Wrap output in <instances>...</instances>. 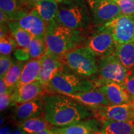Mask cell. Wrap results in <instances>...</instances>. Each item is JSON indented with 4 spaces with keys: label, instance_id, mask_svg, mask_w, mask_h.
<instances>
[{
    "label": "cell",
    "instance_id": "obj_13",
    "mask_svg": "<svg viewBox=\"0 0 134 134\" xmlns=\"http://www.w3.org/2000/svg\"><path fill=\"white\" fill-rule=\"evenodd\" d=\"M43 114L42 96L16 105L13 113V120L16 124L24 120L34 118Z\"/></svg>",
    "mask_w": 134,
    "mask_h": 134
},
{
    "label": "cell",
    "instance_id": "obj_20",
    "mask_svg": "<svg viewBox=\"0 0 134 134\" xmlns=\"http://www.w3.org/2000/svg\"><path fill=\"white\" fill-rule=\"evenodd\" d=\"M16 125L18 127L21 128L27 134H35L42 130L52 129L57 127L47 121L43 114L37 117L19 122Z\"/></svg>",
    "mask_w": 134,
    "mask_h": 134
},
{
    "label": "cell",
    "instance_id": "obj_33",
    "mask_svg": "<svg viewBox=\"0 0 134 134\" xmlns=\"http://www.w3.org/2000/svg\"><path fill=\"white\" fill-rule=\"evenodd\" d=\"M58 127H55L54 129H47L42 130V131L37 132V133L35 134H59L57 130Z\"/></svg>",
    "mask_w": 134,
    "mask_h": 134
},
{
    "label": "cell",
    "instance_id": "obj_37",
    "mask_svg": "<svg viewBox=\"0 0 134 134\" xmlns=\"http://www.w3.org/2000/svg\"><path fill=\"white\" fill-rule=\"evenodd\" d=\"M41 1H42V0H26V3L29 4V5H34V6L36 3L39 2Z\"/></svg>",
    "mask_w": 134,
    "mask_h": 134
},
{
    "label": "cell",
    "instance_id": "obj_6",
    "mask_svg": "<svg viewBox=\"0 0 134 134\" xmlns=\"http://www.w3.org/2000/svg\"><path fill=\"white\" fill-rule=\"evenodd\" d=\"M98 80L95 87L109 82L124 85L131 70L125 68L114 55L98 58Z\"/></svg>",
    "mask_w": 134,
    "mask_h": 134
},
{
    "label": "cell",
    "instance_id": "obj_38",
    "mask_svg": "<svg viewBox=\"0 0 134 134\" xmlns=\"http://www.w3.org/2000/svg\"><path fill=\"white\" fill-rule=\"evenodd\" d=\"M55 1H57V2H58V3H61L62 1H63V0H55Z\"/></svg>",
    "mask_w": 134,
    "mask_h": 134
},
{
    "label": "cell",
    "instance_id": "obj_24",
    "mask_svg": "<svg viewBox=\"0 0 134 134\" xmlns=\"http://www.w3.org/2000/svg\"><path fill=\"white\" fill-rule=\"evenodd\" d=\"M26 62L18 61L10 68L9 71L6 73V76L3 78L8 88V91L10 94H12L16 88L17 84L21 76L22 71Z\"/></svg>",
    "mask_w": 134,
    "mask_h": 134
},
{
    "label": "cell",
    "instance_id": "obj_21",
    "mask_svg": "<svg viewBox=\"0 0 134 134\" xmlns=\"http://www.w3.org/2000/svg\"><path fill=\"white\" fill-rule=\"evenodd\" d=\"M114 55L126 69L133 70L134 68V42L116 43Z\"/></svg>",
    "mask_w": 134,
    "mask_h": 134
},
{
    "label": "cell",
    "instance_id": "obj_41",
    "mask_svg": "<svg viewBox=\"0 0 134 134\" xmlns=\"http://www.w3.org/2000/svg\"><path fill=\"white\" fill-rule=\"evenodd\" d=\"M90 134H95V133H90Z\"/></svg>",
    "mask_w": 134,
    "mask_h": 134
},
{
    "label": "cell",
    "instance_id": "obj_11",
    "mask_svg": "<svg viewBox=\"0 0 134 134\" xmlns=\"http://www.w3.org/2000/svg\"><path fill=\"white\" fill-rule=\"evenodd\" d=\"M32 36L45 37L46 23L36 9L26 11L21 10L14 16V21Z\"/></svg>",
    "mask_w": 134,
    "mask_h": 134
},
{
    "label": "cell",
    "instance_id": "obj_5",
    "mask_svg": "<svg viewBox=\"0 0 134 134\" xmlns=\"http://www.w3.org/2000/svg\"><path fill=\"white\" fill-rule=\"evenodd\" d=\"M97 58L91 48L82 46L71 50L62 58V60L73 72L88 78L98 73Z\"/></svg>",
    "mask_w": 134,
    "mask_h": 134
},
{
    "label": "cell",
    "instance_id": "obj_42",
    "mask_svg": "<svg viewBox=\"0 0 134 134\" xmlns=\"http://www.w3.org/2000/svg\"><path fill=\"white\" fill-rule=\"evenodd\" d=\"M133 124H134V122H133Z\"/></svg>",
    "mask_w": 134,
    "mask_h": 134
},
{
    "label": "cell",
    "instance_id": "obj_16",
    "mask_svg": "<svg viewBox=\"0 0 134 134\" xmlns=\"http://www.w3.org/2000/svg\"><path fill=\"white\" fill-rule=\"evenodd\" d=\"M65 66V64L60 58L45 55L42 57L41 70L37 80L47 85L53 76L62 71Z\"/></svg>",
    "mask_w": 134,
    "mask_h": 134
},
{
    "label": "cell",
    "instance_id": "obj_14",
    "mask_svg": "<svg viewBox=\"0 0 134 134\" xmlns=\"http://www.w3.org/2000/svg\"><path fill=\"white\" fill-rule=\"evenodd\" d=\"M110 102V105H122L132 103L129 94L124 85L109 82L97 87Z\"/></svg>",
    "mask_w": 134,
    "mask_h": 134
},
{
    "label": "cell",
    "instance_id": "obj_19",
    "mask_svg": "<svg viewBox=\"0 0 134 134\" xmlns=\"http://www.w3.org/2000/svg\"><path fill=\"white\" fill-rule=\"evenodd\" d=\"M101 123L103 134H134L133 122L105 120Z\"/></svg>",
    "mask_w": 134,
    "mask_h": 134
},
{
    "label": "cell",
    "instance_id": "obj_15",
    "mask_svg": "<svg viewBox=\"0 0 134 134\" xmlns=\"http://www.w3.org/2000/svg\"><path fill=\"white\" fill-rule=\"evenodd\" d=\"M63 94L77 100L88 108L101 105H110L106 97L97 87H94L93 90L88 92Z\"/></svg>",
    "mask_w": 134,
    "mask_h": 134
},
{
    "label": "cell",
    "instance_id": "obj_7",
    "mask_svg": "<svg viewBox=\"0 0 134 134\" xmlns=\"http://www.w3.org/2000/svg\"><path fill=\"white\" fill-rule=\"evenodd\" d=\"M87 32L83 46L93 50L98 58L114 54L116 42L110 30L104 26H95Z\"/></svg>",
    "mask_w": 134,
    "mask_h": 134
},
{
    "label": "cell",
    "instance_id": "obj_29",
    "mask_svg": "<svg viewBox=\"0 0 134 134\" xmlns=\"http://www.w3.org/2000/svg\"><path fill=\"white\" fill-rule=\"evenodd\" d=\"M12 59L10 55H1L0 57V77L4 78L6 73L13 65Z\"/></svg>",
    "mask_w": 134,
    "mask_h": 134
},
{
    "label": "cell",
    "instance_id": "obj_36",
    "mask_svg": "<svg viewBox=\"0 0 134 134\" xmlns=\"http://www.w3.org/2000/svg\"><path fill=\"white\" fill-rule=\"evenodd\" d=\"M9 134H27L26 132L24 131L23 129H21L19 127L15 129L14 130H12L11 133Z\"/></svg>",
    "mask_w": 134,
    "mask_h": 134
},
{
    "label": "cell",
    "instance_id": "obj_30",
    "mask_svg": "<svg viewBox=\"0 0 134 134\" xmlns=\"http://www.w3.org/2000/svg\"><path fill=\"white\" fill-rule=\"evenodd\" d=\"M124 86L126 88L132 103L134 104V73L132 70L125 80Z\"/></svg>",
    "mask_w": 134,
    "mask_h": 134
},
{
    "label": "cell",
    "instance_id": "obj_4",
    "mask_svg": "<svg viewBox=\"0 0 134 134\" xmlns=\"http://www.w3.org/2000/svg\"><path fill=\"white\" fill-rule=\"evenodd\" d=\"M94 84L88 78L76 73L67 71L65 68L58 72L46 85V94H74L88 92L94 88Z\"/></svg>",
    "mask_w": 134,
    "mask_h": 134
},
{
    "label": "cell",
    "instance_id": "obj_40",
    "mask_svg": "<svg viewBox=\"0 0 134 134\" xmlns=\"http://www.w3.org/2000/svg\"><path fill=\"white\" fill-rule=\"evenodd\" d=\"M129 1H134V0H129Z\"/></svg>",
    "mask_w": 134,
    "mask_h": 134
},
{
    "label": "cell",
    "instance_id": "obj_43",
    "mask_svg": "<svg viewBox=\"0 0 134 134\" xmlns=\"http://www.w3.org/2000/svg\"><path fill=\"white\" fill-rule=\"evenodd\" d=\"M59 134H60V133H59Z\"/></svg>",
    "mask_w": 134,
    "mask_h": 134
},
{
    "label": "cell",
    "instance_id": "obj_17",
    "mask_svg": "<svg viewBox=\"0 0 134 134\" xmlns=\"http://www.w3.org/2000/svg\"><path fill=\"white\" fill-rule=\"evenodd\" d=\"M102 123L97 119H85L75 124L64 127H58L60 134H90L101 130Z\"/></svg>",
    "mask_w": 134,
    "mask_h": 134
},
{
    "label": "cell",
    "instance_id": "obj_34",
    "mask_svg": "<svg viewBox=\"0 0 134 134\" xmlns=\"http://www.w3.org/2000/svg\"><path fill=\"white\" fill-rule=\"evenodd\" d=\"M8 91V88L3 78L0 80V94H3Z\"/></svg>",
    "mask_w": 134,
    "mask_h": 134
},
{
    "label": "cell",
    "instance_id": "obj_25",
    "mask_svg": "<svg viewBox=\"0 0 134 134\" xmlns=\"http://www.w3.org/2000/svg\"><path fill=\"white\" fill-rule=\"evenodd\" d=\"M47 46L45 37L32 36L29 47L31 59L41 58L46 54Z\"/></svg>",
    "mask_w": 134,
    "mask_h": 134
},
{
    "label": "cell",
    "instance_id": "obj_1",
    "mask_svg": "<svg viewBox=\"0 0 134 134\" xmlns=\"http://www.w3.org/2000/svg\"><path fill=\"white\" fill-rule=\"evenodd\" d=\"M42 99L45 119L55 127L70 126L91 115L87 107L62 94L47 93Z\"/></svg>",
    "mask_w": 134,
    "mask_h": 134
},
{
    "label": "cell",
    "instance_id": "obj_10",
    "mask_svg": "<svg viewBox=\"0 0 134 134\" xmlns=\"http://www.w3.org/2000/svg\"><path fill=\"white\" fill-rule=\"evenodd\" d=\"M104 26L111 32L116 43L134 42V14H121Z\"/></svg>",
    "mask_w": 134,
    "mask_h": 134
},
{
    "label": "cell",
    "instance_id": "obj_31",
    "mask_svg": "<svg viewBox=\"0 0 134 134\" xmlns=\"http://www.w3.org/2000/svg\"><path fill=\"white\" fill-rule=\"evenodd\" d=\"M11 105V94L6 92L3 94H0V110L4 112L9 105Z\"/></svg>",
    "mask_w": 134,
    "mask_h": 134
},
{
    "label": "cell",
    "instance_id": "obj_32",
    "mask_svg": "<svg viewBox=\"0 0 134 134\" xmlns=\"http://www.w3.org/2000/svg\"><path fill=\"white\" fill-rule=\"evenodd\" d=\"M14 55L16 59L20 62H26L29 59H31L29 53V48L24 49V48H16Z\"/></svg>",
    "mask_w": 134,
    "mask_h": 134
},
{
    "label": "cell",
    "instance_id": "obj_39",
    "mask_svg": "<svg viewBox=\"0 0 134 134\" xmlns=\"http://www.w3.org/2000/svg\"><path fill=\"white\" fill-rule=\"evenodd\" d=\"M95 134H103L101 132H96V133H95Z\"/></svg>",
    "mask_w": 134,
    "mask_h": 134
},
{
    "label": "cell",
    "instance_id": "obj_23",
    "mask_svg": "<svg viewBox=\"0 0 134 134\" xmlns=\"http://www.w3.org/2000/svg\"><path fill=\"white\" fill-rule=\"evenodd\" d=\"M6 24L9 27L12 36L17 43V48L28 49L32 36L23 29L16 21H9Z\"/></svg>",
    "mask_w": 134,
    "mask_h": 134
},
{
    "label": "cell",
    "instance_id": "obj_18",
    "mask_svg": "<svg viewBox=\"0 0 134 134\" xmlns=\"http://www.w3.org/2000/svg\"><path fill=\"white\" fill-rule=\"evenodd\" d=\"M41 63L42 58L38 59H31L27 62L16 88L37 80L41 70Z\"/></svg>",
    "mask_w": 134,
    "mask_h": 134
},
{
    "label": "cell",
    "instance_id": "obj_12",
    "mask_svg": "<svg viewBox=\"0 0 134 134\" xmlns=\"http://www.w3.org/2000/svg\"><path fill=\"white\" fill-rule=\"evenodd\" d=\"M46 93V85L39 80H36L15 89L11 94V105L26 103L43 96Z\"/></svg>",
    "mask_w": 134,
    "mask_h": 134
},
{
    "label": "cell",
    "instance_id": "obj_35",
    "mask_svg": "<svg viewBox=\"0 0 134 134\" xmlns=\"http://www.w3.org/2000/svg\"><path fill=\"white\" fill-rule=\"evenodd\" d=\"M11 131V127L9 126V125L6 124L1 127L0 134H9Z\"/></svg>",
    "mask_w": 134,
    "mask_h": 134
},
{
    "label": "cell",
    "instance_id": "obj_3",
    "mask_svg": "<svg viewBox=\"0 0 134 134\" xmlns=\"http://www.w3.org/2000/svg\"><path fill=\"white\" fill-rule=\"evenodd\" d=\"M55 21L70 29L83 32L94 26L86 0H63L58 3Z\"/></svg>",
    "mask_w": 134,
    "mask_h": 134
},
{
    "label": "cell",
    "instance_id": "obj_9",
    "mask_svg": "<svg viewBox=\"0 0 134 134\" xmlns=\"http://www.w3.org/2000/svg\"><path fill=\"white\" fill-rule=\"evenodd\" d=\"M91 12L94 26H103L122 14L113 0H86Z\"/></svg>",
    "mask_w": 134,
    "mask_h": 134
},
{
    "label": "cell",
    "instance_id": "obj_2",
    "mask_svg": "<svg viewBox=\"0 0 134 134\" xmlns=\"http://www.w3.org/2000/svg\"><path fill=\"white\" fill-rule=\"evenodd\" d=\"M87 32L70 29L55 20L46 23V55L62 59L71 50L83 46Z\"/></svg>",
    "mask_w": 134,
    "mask_h": 134
},
{
    "label": "cell",
    "instance_id": "obj_28",
    "mask_svg": "<svg viewBox=\"0 0 134 134\" xmlns=\"http://www.w3.org/2000/svg\"><path fill=\"white\" fill-rule=\"evenodd\" d=\"M119 7L122 14H134V1L129 0H113Z\"/></svg>",
    "mask_w": 134,
    "mask_h": 134
},
{
    "label": "cell",
    "instance_id": "obj_26",
    "mask_svg": "<svg viewBox=\"0 0 134 134\" xmlns=\"http://www.w3.org/2000/svg\"><path fill=\"white\" fill-rule=\"evenodd\" d=\"M17 43L12 36L11 31L8 36L0 38V53L1 55L9 56L17 48Z\"/></svg>",
    "mask_w": 134,
    "mask_h": 134
},
{
    "label": "cell",
    "instance_id": "obj_22",
    "mask_svg": "<svg viewBox=\"0 0 134 134\" xmlns=\"http://www.w3.org/2000/svg\"><path fill=\"white\" fill-rule=\"evenodd\" d=\"M34 8L36 9L46 23L54 21L58 8V3L55 0H42L36 3Z\"/></svg>",
    "mask_w": 134,
    "mask_h": 134
},
{
    "label": "cell",
    "instance_id": "obj_8",
    "mask_svg": "<svg viewBox=\"0 0 134 134\" xmlns=\"http://www.w3.org/2000/svg\"><path fill=\"white\" fill-rule=\"evenodd\" d=\"M95 118L103 122L105 120L134 122V104L122 105H101L88 108Z\"/></svg>",
    "mask_w": 134,
    "mask_h": 134
},
{
    "label": "cell",
    "instance_id": "obj_27",
    "mask_svg": "<svg viewBox=\"0 0 134 134\" xmlns=\"http://www.w3.org/2000/svg\"><path fill=\"white\" fill-rule=\"evenodd\" d=\"M0 9L8 14L9 21H13L14 15L22 10L19 9L17 0H0Z\"/></svg>",
    "mask_w": 134,
    "mask_h": 134
}]
</instances>
